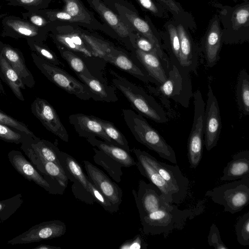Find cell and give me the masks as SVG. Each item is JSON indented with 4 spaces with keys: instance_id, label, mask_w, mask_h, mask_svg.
I'll use <instances>...</instances> for the list:
<instances>
[{
    "instance_id": "cell-1",
    "label": "cell",
    "mask_w": 249,
    "mask_h": 249,
    "mask_svg": "<svg viewBox=\"0 0 249 249\" xmlns=\"http://www.w3.org/2000/svg\"><path fill=\"white\" fill-rule=\"evenodd\" d=\"M170 67L166 80L156 87L147 85L149 92L159 98L165 107H169V100L187 108L193 96L190 72L170 57Z\"/></svg>"
},
{
    "instance_id": "cell-2",
    "label": "cell",
    "mask_w": 249,
    "mask_h": 249,
    "mask_svg": "<svg viewBox=\"0 0 249 249\" xmlns=\"http://www.w3.org/2000/svg\"><path fill=\"white\" fill-rule=\"evenodd\" d=\"M111 82L141 115L158 123L168 121L166 113L156 99L142 88L129 81L113 70H110Z\"/></svg>"
},
{
    "instance_id": "cell-3",
    "label": "cell",
    "mask_w": 249,
    "mask_h": 249,
    "mask_svg": "<svg viewBox=\"0 0 249 249\" xmlns=\"http://www.w3.org/2000/svg\"><path fill=\"white\" fill-rule=\"evenodd\" d=\"M122 115L125 124L138 142L156 152L161 158L172 163H177L172 147L142 115L130 109H123Z\"/></svg>"
},
{
    "instance_id": "cell-4",
    "label": "cell",
    "mask_w": 249,
    "mask_h": 249,
    "mask_svg": "<svg viewBox=\"0 0 249 249\" xmlns=\"http://www.w3.org/2000/svg\"><path fill=\"white\" fill-rule=\"evenodd\" d=\"M222 28V40L225 44H241L249 41V0L234 6L215 3Z\"/></svg>"
},
{
    "instance_id": "cell-5",
    "label": "cell",
    "mask_w": 249,
    "mask_h": 249,
    "mask_svg": "<svg viewBox=\"0 0 249 249\" xmlns=\"http://www.w3.org/2000/svg\"><path fill=\"white\" fill-rule=\"evenodd\" d=\"M193 214L189 209L180 210L170 204L140 219L143 231L146 235L163 234L166 237L175 230H181Z\"/></svg>"
},
{
    "instance_id": "cell-6",
    "label": "cell",
    "mask_w": 249,
    "mask_h": 249,
    "mask_svg": "<svg viewBox=\"0 0 249 249\" xmlns=\"http://www.w3.org/2000/svg\"><path fill=\"white\" fill-rule=\"evenodd\" d=\"M215 203L231 214L241 211L249 202V177L216 187L206 192Z\"/></svg>"
},
{
    "instance_id": "cell-7",
    "label": "cell",
    "mask_w": 249,
    "mask_h": 249,
    "mask_svg": "<svg viewBox=\"0 0 249 249\" xmlns=\"http://www.w3.org/2000/svg\"><path fill=\"white\" fill-rule=\"evenodd\" d=\"M31 56L36 66L49 80L67 92L83 100L91 99L87 86L58 66L41 58L34 52Z\"/></svg>"
},
{
    "instance_id": "cell-8",
    "label": "cell",
    "mask_w": 249,
    "mask_h": 249,
    "mask_svg": "<svg viewBox=\"0 0 249 249\" xmlns=\"http://www.w3.org/2000/svg\"><path fill=\"white\" fill-rule=\"evenodd\" d=\"M194 114L187 144V157L190 167L196 169L203 154L205 102L198 89L193 94Z\"/></svg>"
},
{
    "instance_id": "cell-9",
    "label": "cell",
    "mask_w": 249,
    "mask_h": 249,
    "mask_svg": "<svg viewBox=\"0 0 249 249\" xmlns=\"http://www.w3.org/2000/svg\"><path fill=\"white\" fill-rule=\"evenodd\" d=\"M113 6L117 14L128 25L134 30L147 38L156 47L169 69L170 58L162 47L159 30L155 27L150 18L146 15L145 19H143L134 10L117 2L113 3Z\"/></svg>"
},
{
    "instance_id": "cell-10",
    "label": "cell",
    "mask_w": 249,
    "mask_h": 249,
    "mask_svg": "<svg viewBox=\"0 0 249 249\" xmlns=\"http://www.w3.org/2000/svg\"><path fill=\"white\" fill-rule=\"evenodd\" d=\"M8 158L15 169L28 180L34 182L49 194H63L64 189L56 181L40 173L20 151L12 150L8 153Z\"/></svg>"
},
{
    "instance_id": "cell-11",
    "label": "cell",
    "mask_w": 249,
    "mask_h": 249,
    "mask_svg": "<svg viewBox=\"0 0 249 249\" xmlns=\"http://www.w3.org/2000/svg\"><path fill=\"white\" fill-rule=\"evenodd\" d=\"M146 160L154 166L171 188L176 204L183 202L187 196L189 181L178 165H172L158 160L148 152L142 151Z\"/></svg>"
},
{
    "instance_id": "cell-12",
    "label": "cell",
    "mask_w": 249,
    "mask_h": 249,
    "mask_svg": "<svg viewBox=\"0 0 249 249\" xmlns=\"http://www.w3.org/2000/svg\"><path fill=\"white\" fill-rule=\"evenodd\" d=\"M221 128L218 101L209 84L204 123V144L208 151H210L217 145Z\"/></svg>"
},
{
    "instance_id": "cell-13",
    "label": "cell",
    "mask_w": 249,
    "mask_h": 249,
    "mask_svg": "<svg viewBox=\"0 0 249 249\" xmlns=\"http://www.w3.org/2000/svg\"><path fill=\"white\" fill-rule=\"evenodd\" d=\"M2 37L14 38H25L44 42L46 40L49 32L37 27L23 18L10 15L2 19Z\"/></svg>"
},
{
    "instance_id": "cell-14",
    "label": "cell",
    "mask_w": 249,
    "mask_h": 249,
    "mask_svg": "<svg viewBox=\"0 0 249 249\" xmlns=\"http://www.w3.org/2000/svg\"><path fill=\"white\" fill-rule=\"evenodd\" d=\"M66 226L58 220L44 221L34 225L27 231L8 241L12 245L39 242L60 237L65 234Z\"/></svg>"
},
{
    "instance_id": "cell-15",
    "label": "cell",
    "mask_w": 249,
    "mask_h": 249,
    "mask_svg": "<svg viewBox=\"0 0 249 249\" xmlns=\"http://www.w3.org/2000/svg\"><path fill=\"white\" fill-rule=\"evenodd\" d=\"M132 194L140 219L150 213L166 207L170 204L166 200L163 194L158 188L143 180L139 181L138 191L133 190Z\"/></svg>"
},
{
    "instance_id": "cell-16",
    "label": "cell",
    "mask_w": 249,
    "mask_h": 249,
    "mask_svg": "<svg viewBox=\"0 0 249 249\" xmlns=\"http://www.w3.org/2000/svg\"><path fill=\"white\" fill-rule=\"evenodd\" d=\"M32 114L47 130L65 142L69 141V134L54 107L46 100L36 98L31 106Z\"/></svg>"
},
{
    "instance_id": "cell-17",
    "label": "cell",
    "mask_w": 249,
    "mask_h": 249,
    "mask_svg": "<svg viewBox=\"0 0 249 249\" xmlns=\"http://www.w3.org/2000/svg\"><path fill=\"white\" fill-rule=\"evenodd\" d=\"M222 44L221 26L218 15L215 14L210 20L200 43L208 67H213L218 61Z\"/></svg>"
},
{
    "instance_id": "cell-18",
    "label": "cell",
    "mask_w": 249,
    "mask_h": 249,
    "mask_svg": "<svg viewBox=\"0 0 249 249\" xmlns=\"http://www.w3.org/2000/svg\"><path fill=\"white\" fill-rule=\"evenodd\" d=\"M106 23L132 51L133 48L131 41L133 37L134 30L117 14L110 9L102 0H86Z\"/></svg>"
},
{
    "instance_id": "cell-19",
    "label": "cell",
    "mask_w": 249,
    "mask_h": 249,
    "mask_svg": "<svg viewBox=\"0 0 249 249\" xmlns=\"http://www.w3.org/2000/svg\"><path fill=\"white\" fill-rule=\"evenodd\" d=\"M84 167L89 180L117 208L122 202L123 191L101 170L88 160H84Z\"/></svg>"
},
{
    "instance_id": "cell-20",
    "label": "cell",
    "mask_w": 249,
    "mask_h": 249,
    "mask_svg": "<svg viewBox=\"0 0 249 249\" xmlns=\"http://www.w3.org/2000/svg\"><path fill=\"white\" fill-rule=\"evenodd\" d=\"M175 21L178 34L180 51L178 63L190 72L196 73L200 47L195 42L189 29L183 24Z\"/></svg>"
},
{
    "instance_id": "cell-21",
    "label": "cell",
    "mask_w": 249,
    "mask_h": 249,
    "mask_svg": "<svg viewBox=\"0 0 249 249\" xmlns=\"http://www.w3.org/2000/svg\"><path fill=\"white\" fill-rule=\"evenodd\" d=\"M69 121L80 137L86 139L98 137L108 143L117 146L106 134L95 116L82 113L72 114L69 116Z\"/></svg>"
},
{
    "instance_id": "cell-22",
    "label": "cell",
    "mask_w": 249,
    "mask_h": 249,
    "mask_svg": "<svg viewBox=\"0 0 249 249\" xmlns=\"http://www.w3.org/2000/svg\"><path fill=\"white\" fill-rule=\"evenodd\" d=\"M137 161L136 166L141 174L145 177L161 192L166 200L170 204H175L176 201L171 188L156 169L144 158L141 149L133 148Z\"/></svg>"
},
{
    "instance_id": "cell-23",
    "label": "cell",
    "mask_w": 249,
    "mask_h": 249,
    "mask_svg": "<svg viewBox=\"0 0 249 249\" xmlns=\"http://www.w3.org/2000/svg\"><path fill=\"white\" fill-rule=\"evenodd\" d=\"M0 53L17 72L25 86L33 88L35 85V80L26 65L20 51L0 41Z\"/></svg>"
},
{
    "instance_id": "cell-24",
    "label": "cell",
    "mask_w": 249,
    "mask_h": 249,
    "mask_svg": "<svg viewBox=\"0 0 249 249\" xmlns=\"http://www.w3.org/2000/svg\"><path fill=\"white\" fill-rule=\"evenodd\" d=\"M64 4L63 10L71 16L80 26L90 30L108 31L83 3L81 0H62Z\"/></svg>"
},
{
    "instance_id": "cell-25",
    "label": "cell",
    "mask_w": 249,
    "mask_h": 249,
    "mask_svg": "<svg viewBox=\"0 0 249 249\" xmlns=\"http://www.w3.org/2000/svg\"><path fill=\"white\" fill-rule=\"evenodd\" d=\"M20 149L28 157L32 164L40 173L50 177L65 189L67 187L69 179L61 165L45 160L22 145L20 146Z\"/></svg>"
},
{
    "instance_id": "cell-26",
    "label": "cell",
    "mask_w": 249,
    "mask_h": 249,
    "mask_svg": "<svg viewBox=\"0 0 249 249\" xmlns=\"http://www.w3.org/2000/svg\"><path fill=\"white\" fill-rule=\"evenodd\" d=\"M102 59L145 83L156 84L147 73L136 65L126 53L116 48Z\"/></svg>"
},
{
    "instance_id": "cell-27",
    "label": "cell",
    "mask_w": 249,
    "mask_h": 249,
    "mask_svg": "<svg viewBox=\"0 0 249 249\" xmlns=\"http://www.w3.org/2000/svg\"><path fill=\"white\" fill-rule=\"evenodd\" d=\"M139 62L142 65L148 75L156 85L163 83L167 79L168 71L161 60L155 54L142 52L138 49L132 51Z\"/></svg>"
},
{
    "instance_id": "cell-28",
    "label": "cell",
    "mask_w": 249,
    "mask_h": 249,
    "mask_svg": "<svg viewBox=\"0 0 249 249\" xmlns=\"http://www.w3.org/2000/svg\"><path fill=\"white\" fill-rule=\"evenodd\" d=\"M222 181H231L249 177V150L241 151L232 156L224 168Z\"/></svg>"
},
{
    "instance_id": "cell-29",
    "label": "cell",
    "mask_w": 249,
    "mask_h": 249,
    "mask_svg": "<svg viewBox=\"0 0 249 249\" xmlns=\"http://www.w3.org/2000/svg\"><path fill=\"white\" fill-rule=\"evenodd\" d=\"M80 81L88 88L91 98L96 101L108 103L115 102L118 100L116 94V88L101 82L93 77L89 78L82 74H76Z\"/></svg>"
},
{
    "instance_id": "cell-30",
    "label": "cell",
    "mask_w": 249,
    "mask_h": 249,
    "mask_svg": "<svg viewBox=\"0 0 249 249\" xmlns=\"http://www.w3.org/2000/svg\"><path fill=\"white\" fill-rule=\"evenodd\" d=\"M45 160L61 165L60 156L61 151L52 142L38 137H30L21 144Z\"/></svg>"
},
{
    "instance_id": "cell-31",
    "label": "cell",
    "mask_w": 249,
    "mask_h": 249,
    "mask_svg": "<svg viewBox=\"0 0 249 249\" xmlns=\"http://www.w3.org/2000/svg\"><path fill=\"white\" fill-rule=\"evenodd\" d=\"M87 141L93 147H97L114 160L120 163L124 167L136 165V161L129 152L115 145L98 140L96 137L87 138Z\"/></svg>"
},
{
    "instance_id": "cell-32",
    "label": "cell",
    "mask_w": 249,
    "mask_h": 249,
    "mask_svg": "<svg viewBox=\"0 0 249 249\" xmlns=\"http://www.w3.org/2000/svg\"><path fill=\"white\" fill-rule=\"evenodd\" d=\"M60 161L68 179L73 183H81L89 192L88 187L89 179L79 162L71 156L63 151L61 152Z\"/></svg>"
},
{
    "instance_id": "cell-33",
    "label": "cell",
    "mask_w": 249,
    "mask_h": 249,
    "mask_svg": "<svg viewBox=\"0 0 249 249\" xmlns=\"http://www.w3.org/2000/svg\"><path fill=\"white\" fill-rule=\"evenodd\" d=\"M163 30H159L163 49L169 52L170 57L179 60L180 43L177 28L173 19L166 21L163 25Z\"/></svg>"
},
{
    "instance_id": "cell-34",
    "label": "cell",
    "mask_w": 249,
    "mask_h": 249,
    "mask_svg": "<svg viewBox=\"0 0 249 249\" xmlns=\"http://www.w3.org/2000/svg\"><path fill=\"white\" fill-rule=\"evenodd\" d=\"M0 77L8 85L16 97L24 101L21 89H25V85L15 70L0 53Z\"/></svg>"
},
{
    "instance_id": "cell-35",
    "label": "cell",
    "mask_w": 249,
    "mask_h": 249,
    "mask_svg": "<svg viewBox=\"0 0 249 249\" xmlns=\"http://www.w3.org/2000/svg\"><path fill=\"white\" fill-rule=\"evenodd\" d=\"M170 12L173 19L186 27L189 30L195 31L196 25L192 14L184 10L180 3L175 0H156Z\"/></svg>"
},
{
    "instance_id": "cell-36",
    "label": "cell",
    "mask_w": 249,
    "mask_h": 249,
    "mask_svg": "<svg viewBox=\"0 0 249 249\" xmlns=\"http://www.w3.org/2000/svg\"><path fill=\"white\" fill-rule=\"evenodd\" d=\"M93 150L95 163L102 167L115 181L120 182L123 174L122 171L123 165L102 150L95 148Z\"/></svg>"
},
{
    "instance_id": "cell-37",
    "label": "cell",
    "mask_w": 249,
    "mask_h": 249,
    "mask_svg": "<svg viewBox=\"0 0 249 249\" xmlns=\"http://www.w3.org/2000/svg\"><path fill=\"white\" fill-rule=\"evenodd\" d=\"M236 93L240 110L244 115H248L249 113V75L246 69H242L239 74Z\"/></svg>"
},
{
    "instance_id": "cell-38",
    "label": "cell",
    "mask_w": 249,
    "mask_h": 249,
    "mask_svg": "<svg viewBox=\"0 0 249 249\" xmlns=\"http://www.w3.org/2000/svg\"><path fill=\"white\" fill-rule=\"evenodd\" d=\"M81 36L95 54L96 57L102 58L116 48L105 40L96 37L79 27Z\"/></svg>"
},
{
    "instance_id": "cell-39",
    "label": "cell",
    "mask_w": 249,
    "mask_h": 249,
    "mask_svg": "<svg viewBox=\"0 0 249 249\" xmlns=\"http://www.w3.org/2000/svg\"><path fill=\"white\" fill-rule=\"evenodd\" d=\"M61 57L68 63L76 74L86 77H94L90 72L83 60L76 53L64 48L57 47Z\"/></svg>"
},
{
    "instance_id": "cell-40",
    "label": "cell",
    "mask_w": 249,
    "mask_h": 249,
    "mask_svg": "<svg viewBox=\"0 0 249 249\" xmlns=\"http://www.w3.org/2000/svg\"><path fill=\"white\" fill-rule=\"evenodd\" d=\"M95 117L108 137L114 142L118 146L123 148L130 153V149L127 139L114 124L108 121L96 116Z\"/></svg>"
},
{
    "instance_id": "cell-41",
    "label": "cell",
    "mask_w": 249,
    "mask_h": 249,
    "mask_svg": "<svg viewBox=\"0 0 249 249\" xmlns=\"http://www.w3.org/2000/svg\"><path fill=\"white\" fill-rule=\"evenodd\" d=\"M27 44L32 52L49 62L57 66H64L56 54L43 42L33 40H26Z\"/></svg>"
},
{
    "instance_id": "cell-42",
    "label": "cell",
    "mask_w": 249,
    "mask_h": 249,
    "mask_svg": "<svg viewBox=\"0 0 249 249\" xmlns=\"http://www.w3.org/2000/svg\"><path fill=\"white\" fill-rule=\"evenodd\" d=\"M23 203L21 194L0 201V222L3 223L8 219L20 207Z\"/></svg>"
},
{
    "instance_id": "cell-43",
    "label": "cell",
    "mask_w": 249,
    "mask_h": 249,
    "mask_svg": "<svg viewBox=\"0 0 249 249\" xmlns=\"http://www.w3.org/2000/svg\"><path fill=\"white\" fill-rule=\"evenodd\" d=\"M131 44L133 49H138L142 52L158 55L162 61L166 69L169 71L165 61L156 47L147 38L135 30Z\"/></svg>"
},
{
    "instance_id": "cell-44",
    "label": "cell",
    "mask_w": 249,
    "mask_h": 249,
    "mask_svg": "<svg viewBox=\"0 0 249 249\" xmlns=\"http://www.w3.org/2000/svg\"><path fill=\"white\" fill-rule=\"evenodd\" d=\"M31 137L25 132L9 126L0 124V139L5 142L21 144Z\"/></svg>"
},
{
    "instance_id": "cell-45",
    "label": "cell",
    "mask_w": 249,
    "mask_h": 249,
    "mask_svg": "<svg viewBox=\"0 0 249 249\" xmlns=\"http://www.w3.org/2000/svg\"><path fill=\"white\" fill-rule=\"evenodd\" d=\"M23 18L34 25L47 31L49 33L53 27L55 22L49 18L38 11H29L22 13Z\"/></svg>"
},
{
    "instance_id": "cell-46",
    "label": "cell",
    "mask_w": 249,
    "mask_h": 249,
    "mask_svg": "<svg viewBox=\"0 0 249 249\" xmlns=\"http://www.w3.org/2000/svg\"><path fill=\"white\" fill-rule=\"evenodd\" d=\"M235 229L238 242L243 246L249 245V212L238 220Z\"/></svg>"
},
{
    "instance_id": "cell-47",
    "label": "cell",
    "mask_w": 249,
    "mask_h": 249,
    "mask_svg": "<svg viewBox=\"0 0 249 249\" xmlns=\"http://www.w3.org/2000/svg\"><path fill=\"white\" fill-rule=\"evenodd\" d=\"M52 0H7L8 5L19 6L29 11L47 9Z\"/></svg>"
},
{
    "instance_id": "cell-48",
    "label": "cell",
    "mask_w": 249,
    "mask_h": 249,
    "mask_svg": "<svg viewBox=\"0 0 249 249\" xmlns=\"http://www.w3.org/2000/svg\"><path fill=\"white\" fill-rule=\"evenodd\" d=\"M142 8L161 18H169L168 11L156 0H136Z\"/></svg>"
},
{
    "instance_id": "cell-49",
    "label": "cell",
    "mask_w": 249,
    "mask_h": 249,
    "mask_svg": "<svg viewBox=\"0 0 249 249\" xmlns=\"http://www.w3.org/2000/svg\"><path fill=\"white\" fill-rule=\"evenodd\" d=\"M89 192L92 196L95 202L101 205L105 211L110 213L117 212L119 208L115 207L92 183L89 180L88 182Z\"/></svg>"
},
{
    "instance_id": "cell-50",
    "label": "cell",
    "mask_w": 249,
    "mask_h": 249,
    "mask_svg": "<svg viewBox=\"0 0 249 249\" xmlns=\"http://www.w3.org/2000/svg\"><path fill=\"white\" fill-rule=\"evenodd\" d=\"M39 11L52 21L69 22L79 25L77 21L71 16L63 10L47 8L39 10Z\"/></svg>"
},
{
    "instance_id": "cell-51",
    "label": "cell",
    "mask_w": 249,
    "mask_h": 249,
    "mask_svg": "<svg viewBox=\"0 0 249 249\" xmlns=\"http://www.w3.org/2000/svg\"><path fill=\"white\" fill-rule=\"evenodd\" d=\"M0 124H4L26 133L34 138L37 137L23 122L19 121L0 109Z\"/></svg>"
},
{
    "instance_id": "cell-52",
    "label": "cell",
    "mask_w": 249,
    "mask_h": 249,
    "mask_svg": "<svg viewBox=\"0 0 249 249\" xmlns=\"http://www.w3.org/2000/svg\"><path fill=\"white\" fill-rule=\"evenodd\" d=\"M71 190L77 199L89 204H93L95 202L90 193L81 183H73L71 185Z\"/></svg>"
},
{
    "instance_id": "cell-53",
    "label": "cell",
    "mask_w": 249,
    "mask_h": 249,
    "mask_svg": "<svg viewBox=\"0 0 249 249\" xmlns=\"http://www.w3.org/2000/svg\"><path fill=\"white\" fill-rule=\"evenodd\" d=\"M208 243L210 246L215 249H228L221 240L219 230L214 224H213L210 227Z\"/></svg>"
},
{
    "instance_id": "cell-54",
    "label": "cell",
    "mask_w": 249,
    "mask_h": 249,
    "mask_svg": "<svg viewBox=\"0 0 249 249\" xmlns=\"http://www.w3.org/2000/svg\"><path fill=\"white\" fill-rule=\"evenodd\" d=\"M147 244L140 234L136 235L132 239L127 240L120 247V249H146Z\"/></svg>"
},
{
    "instance_id": "cell-55",
    "label": "cell",
    "mask_w": 249,
    "mask_h": 249,
    "mask_svg": "<svg viewBox=\"0 0 249 249\" xmlns=\"http://www.w3.org/2000/svg\"><path fill=\"white\" fill-rule=\"evenodd\" d=\"M33 249H61V248L49 245L41 244Z\"/></svg>"
},
{
    "instance_id": "cell-56",
    "label": "cell",
    "mask_w": 249,
    "mask_h": 249,
    "mask_svg": "<svg viewBox=\"0 0 249 249\" xmlns=\"http://www.w3.org/2000/svg\"><path fill=\"white\" fill-rule=\"evenodd\" d=\"M5 94V90L4 89V88L2 85L1 82V79L0 77V95H3Z\"/></svg>"
},
{
    "instance_id": "cell-57",
    "label": "cell",
    "mask_w": 249,
    "mask_h": 249,
    "mask_svg": "<svg viewBox=\"0 0 249 249\" xmlns=\"http://www.w3.org/2000/svg\"><path fill=\"white\" fill-rule=\"evenodd\" d=\"M238 0H233L234 1L236 2ZM248 0H244V1H248Z\"/></svg>"
}]
</instances>
